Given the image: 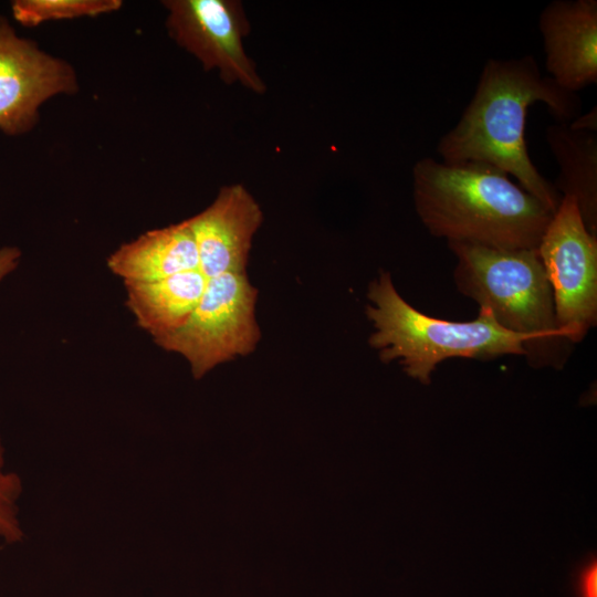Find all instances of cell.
Instances as JSON below:
<instances>
[{
	"instance_id": "2e32d148",
	"label": "cell",
	"mask_w": 597,
	"mask_h": 597,
	"mask_svg": "<svg viewBox=\"0 0 597 597\" xmlns=\"http://www.w3.org/2000/svg\"><path fill=\"white\" fill-rule=\"evenodd\" d=\"M577 588L580 597H597V564L595 561L579 573Z\"/></svg>"
},
{
	"instance_id": "5b68a950",
	"label": "cell",
	"mask_w": 597,
	"mask_h": 597,
	"mask_svg": "<svg viewBox=\"0 0 597 597\" xmlns=\"http://www.w3.org/2000/svg\"><path fill=\"white\" fill-rule=\"evenodd\" d=\"M258 290L247 272L207 279L203 293L186 323L153 338L167 352L181 355L196 379L216 366L252 353L261 337L255 318Z\"/></svg>"
},
{
	"instance_id": "277c9868",
	"label": "cell",
	"mask_w": 597,
	"mask_h": 597,
	"mask_svg": "<svg viewBox=\"0 0 597 597\" xmlns=\"http://www.w3.org/2000/svg\"><path fill=\"white\" fill-rule=\"evenodd\" d=\"M448 245L457 258L453 277L458 291L488 308L505 329L534 338L530 364L565 360L557 348L568 342L557 328L552 289L537 249Z\"/></svg>"
},
{
	"instance_id": "52a82bcc",
	"label": "cell",
	"mask_w": 597,
	"mask_h": 597,
	"mask_svg": "<svg viewBox=\"0 0 597 597\" xmlns=\"http://www.w3.org/2000/svg\"><path fill=\"white\" fill-rule=\"evenodd\" d=\"M163 6L170 38L206 71H217L226 84L265 93V83L243 45L250 24L240 1L166 0Z\"/></svg>"
},
{
	"instance_id": "8992f818",
	"label": "cell",
	"mask_w": 597,
	"mask_h": 597,
	"mask_svg": "<svg viewBox=\"0 0 597 597\" xmlns=\"http://www.w3.org/2000/svg\"><path fill=\"white\" fill-rule=\"evenodd\" d=\"M549 282L558 331L579 343L597 322V235L576 201L564 196L537 247Z\"/></svg>"
},
{
	"instance_id": "4fadbf2b",
	"label": "cell",
	"mask_w": 597,
	"mask_h": 597,
	"mask_svg": "<svg viewBox=\"0 0 597 597\" xmlns=\"http://www.w3.org/2000/svg\"><path fill=\"white\" fill-rule=\"evenodd\" d=\"M545 139L559 168L556 191L576 201L586 228L597 235L596 132L557 122L546 127Z\"/></svg>"
},
{
	"instance_id": "30bf717a",
	"label": "cell",
	"mask_w": 597,
	"mask_h": 597,
	"mask_svg": "<svg viewBox=\"0 0 597 597\" xmlns=\"http://www.w3.org/2000/svg\"><path fill=\"white\" fill-rule=\"evenodd\" d=\"M545 69L563 90L577 94L597 83V1L554 0L538 17Z\"/></svg>"
},
{
	"instance_id": "5bb4252c",
	"label": "cell",
	"mask_w": 597,
	"mask_h": 597,
	"mask_svg": "<svg viewBox=\"0 0 597 597\" xmlns=\"http://www.w3.org/2000/svg\"><path fill=\"white\" fill-rule=\"evenodd\" d=\"M122 6V0H15L11 11L20 24L36 27L48 21L108 14Z\"/></svg>"
},
{
	"instance_id": "ac0fdd59",
	"label": "cell",
	"mask_w": 597,
	"mask_h": 597,
	"mask_svg": "<svg viewBox=\"0 0 597 597\" xmlns=\"http://www.w3.org/2000/svg\"><path fill=\"white\" fill-rule=\"evenodd\" d=\"M574 128L596 132L597 129V113L596 108L590 109L584 115H578L575 119L569 122Z\"/></svg>"
},
{
	"instance_id": "e0dca14e",
	"label": "cell",
	"mask_w": 597,
	"mask_h": 597,
	"mask_svg": "<svg viewBox=\"0 0 597 597\" xmlns=\"http://www.w3.org/2000/svg\"><path fill=\"white\" fill-rule=\"evenodd\" d=\"M20 258L21 251L15 247L0 249V281L17 269Z\"/></svg>"
},
{
	"instance_id": "7c38bea8",
	"label": "cell",
	"mask_w": 597,
	"mask_h": 597,
	"mask_svg": "<svg viewBox=\"0 0 597 597\" xmlns=\"http://www.w3.org/2000/svg\"><path fill=\"white\" fill-rule=\"evenodd\" d=\"M207 277L187 271L147 282H124L126 306L153 338L181 327L197 306Z\"/></svg>"
},
{
	"instance_id": "8fae6325",
	"label": "cell",
	"mask_w": 597,
	"mask_h": 597,
	"mask_svg": "<svg viewBox=\"0 0 597 597\" xmlns=\"http://www.w3.org/2000/svg\"><path fill=\"white\" fill-rule=\"evenodd\" d=\"M107 266L124 282H147L199 270L197 247L188 219L149 230L122 244L107 258Z\"/></svg>"
},
{
	"instance_id": "9c48e42d",
	"label": "cell",
	"mask_w": 597,
	"mask_h": 597,
	"mask_svg": "<svg viewBox=\"0 0 597 597\" xmlns=\"http://www.w3.org/2000/svg\"><path fill=\"white\" fill-rule=\"evenodd\" d=\"M263 212L241 184L222 187L214 200L188 218L199 258V271L207 277L247 272L252 240Z\"/></svg>"
},
{
	"instance_id": "ba28073f",
	"label": "cell",
	"mask_w": 597,
	"mask_h": 597,
	"mask_svg": "<svg viewBox=\"0 0 597 597\" xmlns=\"http://www.w3.org/2000/svg\"><path fill=\"white\" fill-rule=\"evenodd\" d=\"M78 81L65 60L17 34L0 15V130L21 136L34 128L41 105L60 94H76Z\"/></svg>"
},
{
	"instance_id": "9a60e30c",
	"label": "cell",
	"mask_w": 597,
	"mask_h": 597,
	"mask_svg": "<svg viewBox=\"0 0 597 597\" xmlns=\"http://www.w3.org/2000/svg\"><path fill=\"white\" fill-rule=\"evenodd\" d=\"M4 449L0 439V537L8 544L24 537L18 514V500L23 490L22 480L14 472L3 471Z\"/></svg>"
},
{
	"instance_id": "6da1fadb",
	"label": "cell",
	"mask_w": 597,
	"mask_h": 597,
	"mask_svg": "<svg viewBox=\"0 0 597 597\" xmlns=\"http://www.w3.org/2000/svg\"><path fill=\"white\" fill-rule=\"evenodd\" d=\"M538 102L561 123L580 114L578 95L543 75L533 55L491 57L459 121L441 136L437 153L446 163L480 161L503 170L555 212L562 196L533 164L525 140L528 108Z\"/></svg>"
},
{
	"instance_id": "7a4b0ae2",
	"label": "cell",
	"mask_w": 597,
	"mask_h": 597,
	"mask_svg": "<svg viewBox=\"0 0 597 597\" xmlns=\"http://www.w3.org/2000/svg\"><path fill=\"white\" fill-rule=\"evenodd\" d=\"M412 195L423 227L448 243L537 249L554 214L506 172L480 161L423 157L412 167Z\"/></svg>"
},
{
	"instance_id": "3957f363",
	"label": "cell",
	"mask_w": 597,
	"mask_h": 597,
	"mask_svg": "<svg viewBox=\"0 0 597 597\" xmlns=\"http://www.w3.org/2000/svg\"><path fill=\"white\" fill-rule=\"evenodd\" d=\"M366 315L374 326L369 345L381 362L398 360L406 374L428 384L437 365L449 358L490 360L535 352L533 337L502 327L492 313L479 307L476 318L454 322L431 317L411 306L396 290L387 271L368 287Z\"/></svg>"
}]
</instances>
